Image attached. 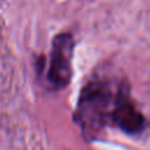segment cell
I'll use <instances>...</instances> for the list:
<instances>
[{
    "mask_svg": "<svg viewBox=\"0 0 150 150\" xmlns=\"http://www.w3.org/2000/svg\"><path fill=\"white\" fill-rule=\"evenodd\" d=\"M110 118L120 129L128 134H138L144 129L145 120L141 111L130 101L125 89H121L116 96Z\"/></svg>",
    "mask_w": 150,
    "mask_h": 150,
    "instance_id": "cell-3",
    "label": "cell"
},
{
    "mask_svg": "<svg viewBox=\"0 0 150 150\" xmlns=\"http://www.w3.org/2000/svg\"><path fill=\"white\" fill-rule=\"evenodd\" d=\"M73 49L74 40L70 34L61 33L54 38L48 68V80L57 89L67 87L71 79Z\"/></svg>",
    "mask_w": 150,
    "mask_h": 150,
    "instance_id": "cell-2",
    "label": "cell"
},
{
    "mask_svg": "<svg viewBox=\"0 0 150 150\" xmlns=\"http://www.w3.org/2000/svg\"><path fill=\"white\" fill-rule=\"evenodd\" d=\"M112 98L111 89L104 81H91L82 89L75 117L83 132L93 135L107 123L111 115L109 108L116 101V97Z\"/></svg>",
    "mask_w": 150,
    "mask_h": 150,
    "instance_id": "cell-1",
    "label": "cell"
}]
</instances>
